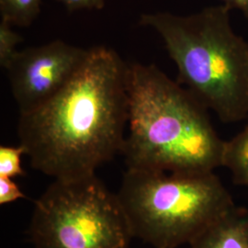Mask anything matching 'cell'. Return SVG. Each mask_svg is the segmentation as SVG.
<instances>
[{"label": "cell", "instance_id": "1", "mask_svg": "<svg viewBox=\"0 0 248 248\" xmlns=\"http://www.w3.org/2000/svg\"><path fill=\"white\" fill-rule=\"evenodd\" d=\"M128 65L111 48L90 47L59 92L18 114L19 144L32 169L54 179L88 177L122 153Z\"/></svg>", "mask_w": 248, "mask_h": 248}, {"label": "cell", "instance_id": "2", "mask_svg": "<svg viewBox=\"0 0 248 248\" xmlns=\"http://www.w3.org/2000/svg\"><path fill=\"white\" fill-rule=\"evenodd\" d=\"M127 169L212 172L222 167L225 142L195 96L155 64L128 65Z\"/></svg>", "mask_w": 248, "mask_h": 248}, {"label": "cell", "instance_id": "3", "mask_svg": "<svg viewBox=\"0 0 248 248\" xmlns=\"http://www.w3.org/2000/svg\"><path fill=\"white\" fill-rule=\"evenodd\" d=\"M141 26L155 30L177 65V82L224 124L248 117V43L236 34L224 5L181 16L143 13Z\"/></svg>", "mask_w": 248, "mask_h": 248}, {"label": "cell", "instance_id": "4", "mask_svg": "<svg viewBox=\"0 0 248 248\" xmlns=\"http://www.w3.org/2000/svg\"><path fill=\"white\" fill-rule=\"evenodd\" d=\"M117 195L133 237L155 248L190 245L235 207L213 171L127 169Z\"/></svg>", "mask_w": 248, "mask_h": 248}, {"label": "cell", "instance_id": "5", "mask_svg": "<svg viewBox=\"0 0 248 248\" xmlns=\"http://www.w3.org/2000/svg\"><path fill=\"white\" fill-rule=\"evenodd\" d=\"M34 248H128L133 237L117 194L96 174L54 179L35 201Z\"/></svg>", "mask_w": 248, "mask_h": 248}, {"label": "cell", "instance_id": "6", "mask_svg": "<svg viewBox=\"0 0 248 248\" xmlns=\"http://www.w3.org/2000/svg\"><path fill=\"white\" fill-rule=\"evenodd\" d=\"M89 48L62 40L18 51L6 71L18 113L31 111L53 97L78 70Z\"/></svg>", "mask_w": 248, "mask_h": 248}, {"label": "cell", "instance_id": "7", "mask_svg": "<svg viewBox=\"0 0 248 248\" xmlns=\"http://www.w3.org/2000/svg\"><path fill=\"white\" fill-rule=\"evenodd\" d=\"M189 246L190 248H248V210L234 207Z\"/></svg>", "mask_w": 248, "mask_h": 248}, {"label": "cell", "instance_id": "8", "mask_svg": "<svg viewBox=\"0 0 248 248\" xmlns=\"http://www.w3.org/2000/svg\"><path fill=\"white\" fill-rule=\"evenodd\" d=\"M222 167L230 170L235 184L248 187V124L224 143Z\"/></svg>", "mask_w": 248, "mask_h": 248}, {"label": "cell", "instance_id": "9", "mask_svg": "<svg viewBox=\"0 0 248 248\" xmlns=\"http://www.w3.org/2000/svg\"><path fill=\"white\" fill-rule=\"evenodd\" d=\"M43 0H0L1 19L16 26H31L41 13Z\"/></svg>", "mask_w": 248, "mask_h": 248}, {"label": "cell", "instance_id": "10", "mask_svg": "<svg viewBox=\"0 0 248 248\" xmlns=\"http://www.w3.org/2000/svg\"><path fill=\"white\" fill-rule=\"evenodd\" d=\"M12 24L5 19L0 22V65L5 70L18 53L17 45L22 42L21 36L12 29Z\"/></svg>", "mask_w": 248, "mask_h": 248}, {"label": "cell", "instance_id": "11", "mask_svg": "<svg viewBox=\"0 0 248 248\" xmlns=\"http://www.w3.org/2000/svg\"><path fill=\"white\" fill-rule=\"evenodd\" d=\"M25 155L24 148L19 144L15 146H0V177H10L24 176L21 167V156Z\"/></svg>", "mask_w": 248, "mask_h": 248}, {"label": "cell", "instance_id": "12", "mask_svg": "<svg viewBox=\"0 0 248 248\" xmlns=\"http://www.w3.org/2000/svg\"><path fill=\"white\" fill-rule=\"evenodd\" d=\"M20 199H27V197L12 178L0 177V204L11 203Z\"/></svg>", "mask_w": 248, "mask_h": 248}, {"label": "cell", "instance_id": "13", "mask_svg": "<svg viewBox=\"0 0 248 248\" xmlns=\"http://www.w3.org/2000/svg\"><path fill=\"white\" fill-rule=\"evenodd\" d=\"M62 4L69 12L82 9H100L105 7V0H56Z\"/></svg>", "mask_w": 248, "mask_h": 248}, {"label": "cell", "instance_id": "14", "mask_svg": "<svg viewBox=\"0 0 248 248\" xmlns=\"http://www.w3.org/2000/svg\"><path fill=\"white\" fill-rule=\"evenodd\" d=\"M230 9H238L248 20V0H220Z\"/></svg>", "mask_w": 248, "mask_h": 248}]
</instances>
